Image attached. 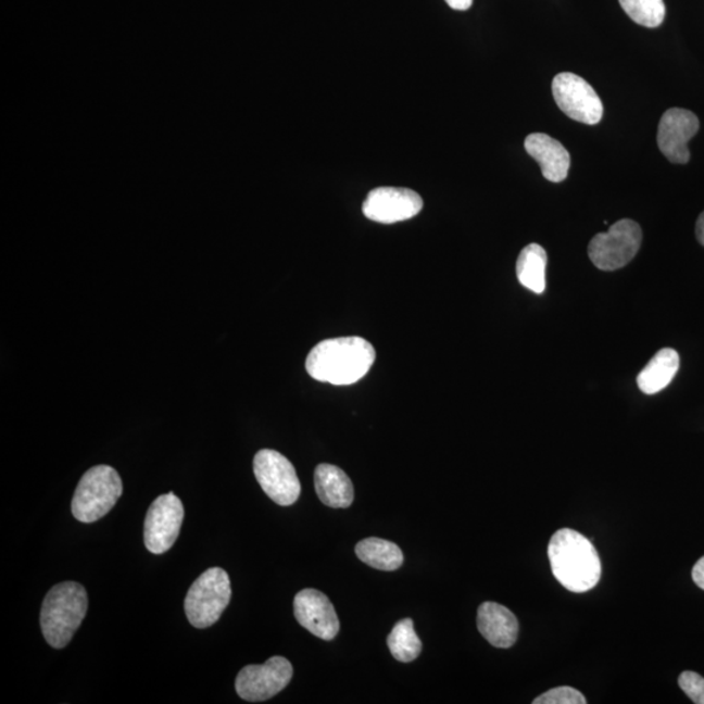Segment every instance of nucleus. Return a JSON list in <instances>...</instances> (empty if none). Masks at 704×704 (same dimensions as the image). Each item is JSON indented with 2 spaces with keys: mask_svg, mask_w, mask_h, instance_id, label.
Masks as SVG:
<instances>
[{
  "mask_svg": "<svg viewBox=\"0 0 704 704\" xmlns=\"http://www.w3.org/2000/svg\"><path fill=\"white\" fill-rule=\"evenodd\" d=\"M375 361V348L364 338L339 337L316 344L306 356L305 369L319 382L352 385L368 374Z\"/></svg>",
  "mask_w": 704,
  "mask_h": 704,
  "instance_id": "f257e3e1",
  "label": "nucleus"
},
{
  "mask_svg": "<svg viewBox=\"0 0 704 704\" xmlns=\"http://www.w3.org/2000/svg\"><path fill=\"white\" fill-rule=\"evenodd\" d=\"M548 557L554 578L571 592L590 591L602 577L596 548L571 528H563L553 535L548 545Z\"/></svg>",
  "mask_w": 704,
  "mask_h": 704,
  "instance_id": "f03ea898",
  "label": "nucleus"
},
{
  "mask_svg": "<svg viewBox=\"0 0 704 704\" xmlns=\"http://www.w3.org/2000/svg\"><path fill=\"white\" fill-rule=\"evenodd\" d=\"M88 593L80 583L62 582L45 596L41 629L51 648L63 649L74 638L88 612Z\"/></svg>",
  "mask_w": 704,
  "mask_h": 704,
  "instance_id": "7ed1b4c3",
  "label": "nucleus"
},
{
  "mask_svg": "<svg viewBox=\"0 0 704 704\" xmlns=\"http://www.w3.org/2000/svg\"><path fill=\"white\" fill-rule=\"evenodd\" d=\"M123 482L116 469L95 466L83 475L72 499V514L83 524H93L106 515L121 499Z\"/></svg>",
  "mask_w": 704,
  "mask_h": 704,
  "instance_id": "20e7f679",
  "label": "nucleus"
},
{
  "mask_svg": "<svg viewBox=\"0 0 704 704\" xmlns=\"http://www.w3.org/2000/svg\"><path fill=\"white\" fill-rule=\"evenodd\" d=\"M231 600V582L221 567H211L194 580L185 600L189 624L198 629L213 626Z\"/></svg>",
  "mask_w": 704,
  "mask_h": 704,
  "instance_id": "39448f33",
  "label": "nucleus"
},
{
  "mask_svg": "<svg viewBox=\"0 0 704 704\" xmlns=\"http://www.w3.org/2000/svg\"><path fill=\"white\" fill-rule=\"evenodd\" d=\"M642 240V228L636 221L619 219L608 232H600L591 239L589 257L598 269L615 272L637 256Z\"/></svg>",
  "mask_w": 704,
  "mask_h": 704,
  "instance_id": "423d86ee",
  "label": "nucleus"
},
{
  "mask_svg": "<svg viewBox=\"0 0 704 704\" xmlns=\"http://www.w3.org/2000/svg\"><path fill=\"white\" fill-rule=\"evenodd\" d=\"M253 473L259 485L276 504H296L302 487L292 463L285 455L272 449H263L254 455Z\"/></svg>",
  "mask_w": 704,
  "mask_h": 704,
  "instance_id": "0eeeda50",
  "label": "nucleus"
},
{
  "mask_svg": "<svg viewBox=\"0 0 704 704\" xmlns=\"http://www.w3.org/2000/svg\"><path fill=\"white\" fill-rule=\"evenodd\" d=\"M552 93L560 110L570 120L589 126L602 121L603 102L584 78L570 72L558 74L553 78Z\"/></svg>",
  "mask_w": 704,
  "mask_h": 704,
  "instance_id": "6e6552de",
  "label": "nucleus"
},
{
  "mask_svg": "<svg viewBox=\"0 0 704 704\" xmlns=\"http://www.w3.org/2000/svg\"><path fill=\"white\" fill-rule=\"evenodd\" d=\"M292 675V665L286 657L273 656L263 665H247L241 669L235 689L241 700L264 702L280 693Z\"/></svg>",
  "mask_w": 704,
  "mask_h": 704,
  "instance_id": "1a4fd4ad",
  "label": "nucleus"
},
{
  "mask_svg": "<svg viewBox=\"0 0 704 704\" xmlns=\"http://www.w3.org/2000/svg\"><path fill=\"white\" fill-rule=\"evenodd\" d=\"M185 519V507L173 492L162 494L150 505L143 524V543L147 550L162 554L175 544Z\"/></svg>",
  "mask_w": 704,
  "mask_h": 704,
  "instance_id": "9d476101",
  "label": "nucleus"
},
{
  "mask_svg": "<svg viewBox=\"0 0 704 704\" xmlns=\"http://www.w3.org/2000/svg\"><path fill=\"white\" fill-rule=\"evenodd\" d=\"M423 209L419 193L408 188L380 187L370 191L363 204V213L378 224H397L414 218Z\"/></svg>",
  "mask_w": 704,
  "mask_h": 704,
  "instance_id": "9b49d317",
  "label": "nucleus"
},
{
  "mask_svg": "<svg viewBox=\"0 0 704 704\" xmlns=\"http://www.w3.org/2000/svg\"><path fill=\"white\" fill-rule=\"evenodd\" d=\"M700 130V120L694 113L684 109L665 111L658 123L657 146L671 163H688L690 152L688 143Z\"/></svg>",
  "mask_w": 704,
  "mask_h": 704,
  "instance_id": "f8f14e48",
  "label": "nucleus"
},
{
  "mask_svg": "<svg viewBox=\"0 0 704 704\" xmlns=\"http://www.w3.org/2000/svg\"><path fill=\"white\" fill-rule=\"evenodd\" d=\"M297 621L313 636L331 641L338 634L339 619L335 606L322 591L305 589L293 599Z\"/></svg>",
  "mask_w": 704,
  "mask_h": 704,
  "instance_id": "ddd939ff",
  "label": "nucleus"
},
{
  "mask_svg": "<svg viewBox=\"0 0 704 704\" xmlns=\"http://www.w3.org/2000/svg\"><path fill=\"white\" fill-rule=\"evenodd\" d=\"M525 149L539 163L546 180L564 181L569 174L570 154L566 148L545 134H531L526 137Z\"/></svg>",
  "mask_w": 704,
  "mask_h": 704,
  "instance_id": "4468645a",
  "label": "nucleus"
},
{
  "mask_svg": "<svg viewBox=\"0 0 704 704\" xmlns=\"http://www.w3.org/2000/svg\"><path fill=\"white\" fill-rule=\"evenodd\" d=\"M478 629L493 648L511 649L517 642L519 624L506 606L486 602L478 609Z\"/></svg>",
  "mask_w": 704,
  "mask_h": 704,
  "instance_id": "2eb2a0df",
  "label": "nucleus"
},
{
  "mask_svg": "<svg viewBox=\"0 0 704 704\" xmlns=\"http://www.w3.org/2000/svg\"><path fill=\"white\" fill-rule=\"evenodd\" d=\"M315 488L319 501L332 508H348L354 502V486L343 469L323 463L315 469Z\"/></svg>",
  "mask_w": 704,
  "mask_h": 704,
  "instance_id": "dca6fc26",
  "label": "nucleus"
},
{
  "mask_svg": "<svg viewBox=\"0 0 704 704\" xmlns=\"http://www.w3.org/2000/svg\"><path fill=\"white\" fill-rule=\"evenodd\" d=\"M678 369H680L678 352L674 349H662L638 375V388L644 394H656L668 387Z\"/></svg>",
  "mask_w": 704,
  "mask_h": 704,
  "instance_id": "f3484780",
  "label": "nucleus"
},
{
  "mask_svg": "<svg viewBox=\"0 0 704 704\" xmlns=\"http://www.w3.org/2000/svg\"><path fill=\"white\" fill-rule=\"evenodd\" d=\"M355 553L362 563L382 571L400 569L404 560L400 546L391 543V541L378 538H368L359 541L355 546Z\"/></svg>",
  "mask_w": 704,
  "mask_h": 704,
  "instance_id": "a211bd4d",
  "label": "nucleus"
},
{
  "mask_svg": "<svg viewBox=\"0 0 704 704\" xmlns=\"http://www.w3.org/2000/svg\"><path fill=\"white\" fill-rule=\"evenodd\" d=\"M546 263L548 256L543 247L537 243L526 246L517 260L519 284L535 293H543Z\"/></svg>",
  "mask_w": 704,
  "mask_h": 704,
  "instance_id": "6ab92c4d",
  "label": "nucleus"
},
{
  "mask_svg": "<svg viewBox=\"0 0 704 704\" xmlns=\"http://www.w3.org/2000/svg\"><path fill=\"white\" fill-rule=\"evenodd\" d=\"M388 648L395 661L401 663L414 662L419 657L423 643L414 629L411 618H403L394 625L388 637Z\"/></svg>",
  "mask_w": 704,
  "mask_h": 704,
  "instance_id": "aec40b11",
  "label": "nucleus"
},
{
  "mask_svg": "<svg viewBox=\"0 0 704 704\" xmlns=\"http://www.w3.org/2000/svg\"><path fill=\"white\" fill-rule=\"evenodd\" d=\"M618 2L632 22L645 28L661 26L667 12L664 0H618Z\"/></svg>",
  "mask_w": 704,
  "mask_h": 704,
  "instance_id": "412c9836",
  "label": "nucleus"
},
{
  "mask_svg": "<svg viewBox=\"0 0 704 704\" xmlns=\"http://www.w3.org/2000/svg\"><path fill=\"white\" fill-rule=\"evenodd\" d=\"M533 704H586V697L577 689L560 687L548 690L532 702Z\"/></svg>",
  "mask_w": 704,
  "mask_h": 704,
  "instance_id": "4be33fe9",
  "label": "nucleus"
},
{
  "mask_svg": "<svg viewBox=\"0 0 704 704\" xmlns=\"http://www.w3.org/2000/svg\"><path fill=\"white\" fill-rule=\"evenodd\" d=\"M678 684L695 704H704V678L695 671H682L678 677Z\"/></svg>",
  "mask_w": 704,
  "mask_h": 704,
  "instance_id": "5701e85b",
  "label": "nucleus"
},
{
  "mask_svg": "<svg viewBox=\"0 0 704 704\" xmlns=\"http://www.w3.org/2000/svg\"><path fill=\"white\" fill-rule=\"evenodd\" d=\"M691 577H693L694 583L704 590V556L701 560H697V563L691 571Z\"/></svg>",
  "mask_w": 704,
  "mask_h": 704,
  "instance_id": "b1692460",
  "label": "nucleus"
},
{
  "mask_svg": "<svg viewBox=\"0 0 704 704\" xmlns=\"http://www.w3.org/2000/svg\"><path fill=\"white\" fill-rule=\"evenodd\" d=\"M450 9L456 11H467L473 5L474 0H445Z\"/></svg>",
  "mask_w": 704,
  "mask_h": 704,
  "instance_id": "393cba45",
  "label": "nucleus"
},
{
  "mask_svg": "<svg viewBox=\"0 0 704 704\" xmlns=\"http://www.w3.org/2000/svg\"><path fill=\"white\" fill-rule=\"evenodd\" d=\"M696 239L704 247V212L700 215L695 226Z\"/></svg>",
  "mask_w": 704,
  "mask_h": 704,
  "instance_id": "a878e982",
  "label": "nucleus"
}]
</instances>
